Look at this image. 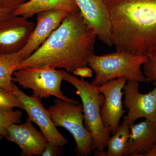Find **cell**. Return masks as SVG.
Masks as SVG:
<instances>
[{
    "instance_id": "cell-10",
    "label": "cell",
    "mask_w": 156,
    "mask_h": 156,
    "mask_svg": "<svg viewBox=\"0 0 156 156\" xmlns=\"http://www.w3.org/2000/svg\"><path fill=\"white\" fill-rule=\"evenodd\" d=\"M35 26L27 18L12 13L0 22V55L21 51L27 44Z\"/></svg>"
},
{
    "instance_id": "cell-1",
    "label": "cell",
    "mask_w": 156,
    "mask_h": 156,
    "mask_svg": "<svg viewBox=\"0 0 156 156\" xmlns=\"http://www.w3.org/2000/svg\"><path fill=\"white\" fill-rule=\"evenodd\" d=\"M97 35L86 22L80 10L68 14L47 41L15 71L49 66L73 73L88 66V58L95 54Z\"/></svg>"
},
{
    "instance_id": "cell-16",
    "label": "cell",
    "mask_w": 156,
    "mask_h": 156,
    "mask_svg": "<svg viewBox=\"0 0 156 156\" xmlns=\"http://www.w3.org/2000/svg\"><path fill=\"white\" fill-rule=\"evenodd\" d=\"M130 126L127 121L124 119L122 122L119 125L117 131L110 136L108 142L107 151H94V155L97 156H123L127 147L129 134Z\"/></svg>"
},
{
    "instance_id": "cell-18",
    "label": "cell",
    "mask_w": 156,
    "mask_h": 156,
    "mask_svg": "<svg viewBox=\"0 0 156 156\" xmlns=\"http://www.w3.org/2000/svg\"><path fill=\"white\" fill-rule=\"evenodd\" d=\"M22 112L20 110L5 112L0 111V135L7 137L8 127L12 124L21 122Z\"/></svg>"
},
{
    "instance_id": "cell-2",
    "label": "cell",
    "mask_w": 156,
    "mask_h": 156,
    "mask_svg": "<svg viewBox=\"0 0 156 156\" xmlns=\"http://www.w3.org/2000/svg\"><path fill=\"white\" fill-rule=\"evenodd\" d=\"M117 51L145 55L156 50V0H104Z\"/></svg>"
},
{
    "instance_id": "cell-8",
    "label": "cell",
    "mask_w": 156,
    "mask_h": 156,
    "mask_svg": "<svg viewBox=\"0 0 156 156\" xmlns=\"http://www.w3.org/2000/svg\"><path fill=\"white\" fill-rule=\"evenodd\" d=\"M154 88L146 94L139 91V82L128 80L123 89L124 106L128 109L124 118L130 126L140 118H144L156 125V80Z\"/></svg>"
},
{
    "instance_id": "cell-4",
    "label": "cell",
    "mask_w": 156,
    "mask_h": 156,
    "mask_svg": "<svg viewBox=\"0 0 156 156\" xmlns=\"http://www.w3.org/2000/svg\"><path fill=\"white\" fill-rule=\"evenodd\" d=\"M64 80L76 89V93L82 100L85 126L92 134V151H103L107 147L111 134V131L105 127L101 117L104 96L99 92L98 86L92 85L83 78L79 79L67 72Z\"/></svg>"
},
{
    "instance_id": "cell-9",
    "label": "cell",
    "mask_w": 156,
    "mask_h": 156,
    "mask_svg": "<svg viewBox=\"0 0 156 156\" xmlns=\"http://www.w3.org/2000/svg\"><path fill=\"white\" fill-rule=\"evenodd\" d=\"M127 81L126 78H118L98 86L99 92L104 96L101 117L105 127L112 135L117 131L121 118L126 112L123 109L122 90Z\"/></svg>"
},
{
    "instance_id": "cell-24",
    "label": "cell",
    "mask_w": 156,
    "mask_h": 156,
    "mask_svg": "<svg viewBox=\"0 0 156 156\" xmlns=\"http://www.w3.org/2000/svg\"><path fill=\"white\" fill-rule=\"evenodd\" d=\"M12 12L0 8V22L9 17Z\"/></svg>"
},
{
    "instance_id": "cell-14",
    "label": "cell",
    "mask_w": 156,
    "mask_h": 156,
    "mask_svg": "<svg viewBox=\"0 0 156 156\" xmlns=\"http://www.w3.org/2000/svg\"><path fill=\"white\" fill-rule=\"evenodd\" d=\"M124 156H142L156 144V125L146 119L130 126Z\"/></svg>"
},
{
    "instance_id": "cell-3",
    "label": "cell",
    "mask_w": 156,
    "mask_h": 156,
    "mask_svg": "<svg viewBox=\"0 0 156 156\" xmlns=\"http://www.w3.org/2000/svg\"><path fill=\"white\" fill-rule=\"evenodd\" d=\"M147 56L116 51L105 55L93 54L88 58L87 66L95 73L91 84L100 86L109 81L118 78L146 82L144 73L141 70L142 65L147 61Z\"/></svg>"
},
{
    "instance_id": "cell-21",
    "label": "cell",
    "mask_w": 156,
    "mask_h": 156,
    "mask_svg": "<svg viewBox=\"0 0 156 156\" xmlns=\"http://www.w3.org/2000/svg\"><path fill=\"white\" fill-rule=\"evenodd\" d=\"M28 0H0V8L12 12Z\"/></svg>"
},
{
    "instance_id": "cell-13",
    "label": "cell",
    "mask_w": 156,
    "mask_h": 156,
    "mask_svg": "<svg viewBox=\"0 0 156 156\" xmlns=\"http://www.w3.org/2000/svg\"><path fill=\"white\" fill-rule=\"evenodd\" d=\"M82 16L104 44L112 47L108 12L104 0H75Z\"/></svg>"
},
{
    "instance_id": "cell-11",
    "label": "cell",
    "mask_w": 156,
    "mask_h": 156,
    "mask_svg": "<svg viewBox=\"0 0 156 156\" xmlns=\"http://www.w3.org/2000/svg\"><path fill=\"white\" fill-rule=\"evenodd\" d=\"M32 123L28 117L23 124H11L7 129L6 139L19 146L20 156H41L48 144L46 137Z\"/></svg>"
},
{
    "instance_id": "cell-6",
    "label": "cell",
    "mask_w": 156,
    "mask_h": 156,
    "mask_svg": "<svg viewBox=\"0 0 156 156\" xmlns=\"http://www.w3.org/2000/svg\"><path fill=\"white\" fill-rule=\"evenodd\" d=\"M48 110L56 126L65 128L73 137L77 155H90L92 152V134L84 126L82 104L70 103L56 98Z\"/></svg>"
},
{
    "instance_id": "cell-5",
    "label": "cell",
    "mask_w": 156,
    "mask_h": 156,
    "mask_svg": "<svg viewBox=\"0 0 156 156\" xmlns=\"http://www.w3.org/2000/svg\"><path fill=\"white\" fill-rule=\"evenodd\" d=\"M66 72L49 66L26 68L14 71L12 80L23 89H32L33 95L41 99L53 96L64 101L79 104V101L66 97L61 91V83Z\"/></svg>"
},
{
    "instance_id": "cell-23",
    "label": "cell",
    "mask_w": 156,
    "mask_h": 156,
    "mask_svg": "<svg viewBox=\"0 0 156 156\" xmlns=\"http://www.w3.org/2000/svg\"><path fill=\"white\" fill-rule=\"evenodd\" d=\"M75 76H79L81 78H90L92 76L93 70L87 66L78 68L73 72Z\"/></svg>"
},
{
    "instance_id": "cell-12",
    "label": "cell",
    "mask_w": 156,
    "mask_h": 156,
    "mask_svg": "<svg viewBox=\"0 0 156 156\" xmlns=\"http://www.w3.org/2000/svg\"><path fill=\"white\" fill-rule=\"evenodd\" d=\"M61 10L43 11L37 14V24L27 44L20 51L26 59L30 56L50 36L69 14Z\"/></svg>"
},
{
    "instance_id": "cell-19",
    "label": "cell",
    "mask_w": 156,
    "mask_h": 156,
    "mask_svg": "<svg viewBox=\"0 0 156 156\" xmlns=\"http://www.w3.org/2000/svg\"><path fill=\"white\" fill-rule=\"evenodd\" d=\"M15 107L24 110L22 104L13 92L0 87V111L11 112Z\"/></svg>"
},
{
    "instance_id": "cell-22",
    "label": "cell",
    "mask_w": 156,
    "mask_h": 156,
    "mask_svg": "<svg viewBox=\"0 0 156 156\" xmlns=\"http://www.w3.org/2000/svg\"><path fill=\"white\" fill-rule=\"evenodd\" d=\"M62 152V148L60 146L48 143L41 156H60Z\"/></svg>"
},
{
    "instance_id": "cell-17",
    "label": "cell",
    "mask_w": 156,
    "mask_h": 156,
    "mask_svg": "<svg viewBox=\"0 0 156 156\" xmlns=\"http://www.w3.org/2000/svg\"><path fill=\"white\" fill-rule=\"evenodd\" d=\"M23 60L20 52L0 55V87L12 92L13 73Z\"/></svg>"
},
{
    "instance_id": "cell-7",
    "label": "cell",
    "mask_w": 156,
    "mask_h": 156,
    "mask_svg": "<svg viewBox=\"0 0 156 156\" xmlns=\"http://www.w3.org/2000/svg\"><path fill=\"white\" fill-rule=\"evenodd\" d=\"M12 92L22 104L30 121L38 126L48 142L63 149L69 141L57 130L48 110L43 106L41 98L26 95L14 83Z\"/></svg>"
},
{
    "instance_id": "cell-15",
    "label": "cell",
    "mask_w": 156,
    "mask_h": 156,
    "mask_svg": "<svg viewBox=\"0 0 156 156\" xmlns=\"http://www.w3.org/2000/svg\"><path fill=\"white\" fill-rule=\"evenodd\" d=\"M61 10L71 12L79 11L75 0H28L12 12L28 19L43 11Z\"/></svg>"
},
{
    "instance_id": "cell-26",
    "label": "cell",
    "mask_w": 156,
    "mask_h": 156,
    "mask_svg": "<svg viewBox=\"0 0 156 156\" xmlns=\"http://www.w3.org/2000/svg\"><path fill=\"white\" fill-rule=\"evenodd\" d=\"M3 137V136H1V135H0V140H1L2 139V138Z\"/></svg>"
},
{
    "instance_id": "cell-20",
    "label": "cell",
    "mask_w": 156,
    "mask_h": 156,
    "mask_svg": "<svg viewBox=\"0 0 156 156\" xmlns=\"http://www.w3.org/2000/svg\"><path fill=\"white\" fill-rule=\"evenodd\" d=\"M147 61L143 64L146 82L153 83L156 80V50L147 55Z\"/></svg>"
},
{
    "instance_id": "cell-25",
    "label": "cell",
    "mask_w": 156,
    "mask_h": 156,
    "mask_svg": "<svg viewBox=\"0 0 156 156\" xmlns=\"http://www.w3.org/2000/svg\"><path fill=\"white\" fill-rule=\"evenodd\" d=\"M144 156H156V144L144 154Z\"/></svg>"
}]
</instances>
